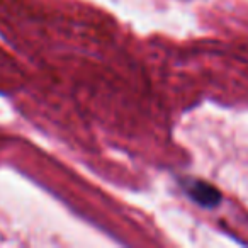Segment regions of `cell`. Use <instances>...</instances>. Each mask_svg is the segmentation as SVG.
Masks as SVG:
<instances>
[{
    "label": "cell",
    "mask_w": 248,
    "mask_h": 248,
    "mask_svg": "<svg viewBox=\"0 0 248 248\" xmlns=\"http://www.w3.org/2000/svg\"><path fill=\"white\" fill-rule=\"evenodd\" d=\"M186 194L194 201L196 204H199L201 207L206 209H214L221 204L223 201V194L217 187H214L213 184L206 182L201 179H186L182 182Z\"/></svg>",
    "instance_id": "1"
}]
</instances>
